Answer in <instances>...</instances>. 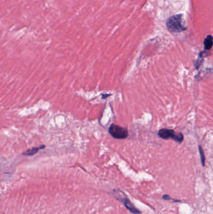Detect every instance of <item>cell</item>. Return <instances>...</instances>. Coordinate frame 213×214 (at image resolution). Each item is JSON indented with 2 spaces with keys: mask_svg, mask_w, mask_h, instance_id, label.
Segmentation results:
<instances>
[{
  "mask_svg": "<svg viewBox=\"0 0 213 214\" xmlns=\"http://www.w3.org/2000/svg\"><path fill=\"white\" fill-rule=\"evenodd\" d=\"M166 24L167 30L171 33H180L186 30L182 14L169 17L167 19Z\"/></svg>",
  "mask_w": 213,
  "mask_h": 214,
  "instance_id": "obj_1",
  "label": "cell"
},
{
  "mask_svg": "<svg viewBox=\"0 0 213 214\" xmlns=\"http://www.w3.org/2000/svg\"><path fill=\"white\" fill-rule=\"evenodd\" d=\"M113 196L118 200L121 201L125 207L133 214H141V212L127 199L126 194L120 190H114L113 191Z\"/></svg>",
  "mask_w": 213,
  "mask_h": 214,
  "instance_id": "obj_2",
  "label": "cell"
},
{
  "mask_svg": "<svg viewBox=\"0 0 213 214\" xmlns=\"http://www.w3.org/2000/svg\"><path fill=\"white\" fill-rule=\"evenodd\" d=\"M158 135L163 139H171L179 143H181L184 140V136L181 133H177L173 130L167 129V128L161 129L158 132Z\"/></svg>",
  "mask_w": 213,
  "mask_h": 214,
  "instance_id": "obj_3",
  "label": "cell"
},
{
  "mask_svg": "<svg viewBox=\"0 0 213 214\" xmlns=\"http://www.w3.org/2000/svg\"><path fill=\"white\" fill-rule=\"evenodd\" d=\"M109 133L116 139H124L128 136V131L126 128L112 124L109 128Z\"/></svg>",
  "mask_w": 213,
  "mask_h": 214,
  "instance_id": "obj_4",
  "label": "cell"
},
{
  "mask_svg": "<svg viewBox=\"0 0 213 214\" xmlns=\"http://www.w3.org/2000/svg\"><path fill=\"white\" fill-rule=\"evenodd\" d=\"M46 147L45 145H41L38 147H33L32 148H30L29 150H28L27 151L25 152L24 153H23V155H26V156H32V155H34V154H37L39 150H40L41 149H44Z\"/></svg>",
  "mask_w": 213,
  "mask_h": 214,
  "instance_id": "obj_5",
  "label": "cell"
},
{
  "mask_svg": "<svg viewBox=\"0 0 213 214\" xmlns=\"http://www.w3.org/2000/svg\"><path fill=\"white\" fill-rule=\"evenodd\" d=\"M213 45L212 36L211 35H207L204 41V48L205 50H209L211 49Z\"/></svg>",
  "mask_w": 213,
  "mask_h": 214,
  "instance_id": "obj_6",
  "label": "cell"
},
{
  "mask_svg": "<svg viewBox=\"0 0 213 214\" xmlns=\"http://www.w3.org/2000/svg\"><path fill=\"white\" fill-rule=\"evenodd\" d=\"M199 154H200V156H201V161L202 163V165L204 166L205 164V156H204V151L202 148V147L201 146H199Z\"/></svg>",
  "mask_w": 213,
  "mask_h": 214,
  "instance_id": "obj_7",
  "label": "cell"
},
{
  "mask_svg": "<svg viewBox=\"0 0 213 214\" xmlns=\"http://www.w3.org/2000/svg\"><path fill=\"white\" fill-rule=\"evenodd\" d=\"M203 57H204V52L202 51L199 53V58L197 61V63H196V68L198 69L199 66L201 65V64L203 62Z\"/></svg>",
  "mask_w": 213,
  "mask_h": 214,
  "instance_id": "obj_8",
  "label": "cell"
},
{
  "mask_svg": "<svg viewBox=\"0 0 213 214\" xmlns=\"http://www.w3.org/2000/svg\"><path fill=\"white\" fill-rule=\"evenodd\" d=\"M163 199H164V200H173V201H175V202H179V200H175V199H171V198H170L168 195H164L163 197Z\"/></svg>",
  "mask_w": 213,
  "mask_h": 214,
  "instance_id": "obj_9",
  "label": "cell"
}]
</instances>
